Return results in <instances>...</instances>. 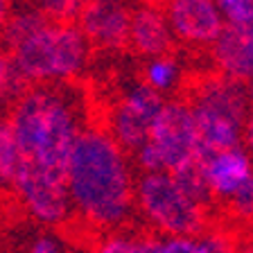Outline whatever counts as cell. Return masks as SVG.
<instances>
[{
	"instance_id": "obj_1",
	"label": "cell",
	"mask_w": 253,
	"mask_h": 253,
	"mask_svg": "<svg viewBox=\"0 0 253 253\" xmlns=\"http://www.w3.org/2000/svg\"><path fill=\"white\" fill-rule=\"evenodd\" d=\"M133 161L102 126L79 138L68 165V188L75 215L90 228L111 233L126 228L136 208Z\"/></svg>"
},
{
	"instance_id": "obj_2",
	"label": "cell",
	"mask_w": 253,
	"mask_h": 253,
	"mask_svg": "<svg viewBox=\"0 0 253 253\" xmlns=\"http://www.w3.org/2000/svg\"><path fill=\"white\" fill-rule=\"evenodd\" d=\"M7 125L27 161L68 174L75 147L90 126L86 93L75 82L32 86L9 106Z\"/></svg>"
},
{
	"instance_id": "obj_3",
	"label": "cell",
	"mask_w": 253,
	"mask_h": 253,
	"mask_svg": "<svg viewBox=\"0 0 253 253\" xmlns=\"http://www.w3.org/2000/svg\"><path fill=\"white\" fill-rule=\"evenodd\" d=\"M90 47L77 21L47 18L37 30L7 45L5 59L30 86L66 84L86 68Z\"/></svg>"
},
{
	"instance_id": "obj_4",
	"label": "cell",
	"mask_w": 253,
	"mask_h": 253,
	"mask_svg": "<svg viewBox=\"0 0 253 253\" xmlns=\"http://www.w3.org/2000/svg\"><path fill=\"white\" fill-rule=\"evenodd\" d=\"M199 129L201 156L244 147V129L251 111L253 90L219 73L199 79L188 93Z\"/></svg>"
},
{
	"instance_id": "obj_5",
	"label": "cell",
	"mask_w": 253,
	"mask_h": 253,
	"mask_svg": "<svg viewBox=\"0 0 253 253\" xmlns=\"http://www.w3.org/2000/svg\"><path fill=\"white\" fill-rule=\"evenodd\" d=\"M136 208L145 224L161 237L199 235L208 226V208L197 204L169 172L138 176Z\"/></svg>"
},
{
	"instance_id": "obj_6",
	"label": "cell",
	"mask_w": 253,
	"mask_h": 253,
	"mask_svg": "<svg viewBox=\"0 0 253 253\" xmlns=\"http://www.w3.org/2000/svg\"><path fill=\"white\" fill-rule=\"evenodd\" d=\"M9 190L16 197V201L21 204V208L27 212V217H32L41 226H63L75 215L68 174L41 168L25 158L16 172Z\"/></svg>"
},
{
	"instance_id": "obj_7",
	"label": "cell",
	"mask_w": 253,
	"mask_h": 253,
	"mask_svg": "<svg viewBox=\"0 0 253 253\" xmlns=\"http://www.w3.org/2000/svg\"><path fill=\"white\" fill-rule=\"evenodd\" d=\"M149 145L156 149L163 172H179L201 158L199 129L188 97H172L165 102L149 133Z\"/></svg>"
},
{
	"instance_id": "obj_8",
	"label": "cell",
	"mask_w": 253,
	"mask_h": 253,
	"mask_svg": "<svg viewBox=\"0 0 253 253\" xmlns=\"http://www.w3.org/2000/svg\"><path fill=\"white\" fill-rule=\"evenodd\" d=\"M165 102L168 100L163 95L149 88L145 82L129 86L122 90L116 104L109 109L106 131L126 154L133 156L149 140L152 126L158 113L163 111Z\"/></svg>"
},
{
	"instance_id": "obj_9",
	"label": "cell",
	"mask_w": 253,
	"mask_h": 253,
	"mask_svg": "<svg viewBox=\"0 0 253 253\" xmlns=\"http://www.w3.org/2000/svg\"><path fill=\"white\" fill-rule=\"evenodd\" d=\"M163 9L176 41L192 47H212L226 25L217 0H163Z\"/></svg>"
},
{
	"instance_id": "obj_10",
	"label": "cell",
	"mask_w": 253,
	"mask_h": 253,
	"mask_svg": "<svg viewBox=\"0 0 253 253\" xmlns=\"http://www.w3.org/2000/svg\"><path fill=\"white\" fill-rule=\"evenodd\" d=\"M131 16L133 5L129 0H88L79 14L77 25L93 47L116 52L129 47Z\"/></svg>"
},
{
	"instance_id": "obj_11",
	"label": "cell",
	"mask_w": 253,
	"mask_h": 253,
	"mask_svg": "<svg viewBox=\"0 0 253 253\" xmlns=\"http://www.w3.org/2000/svg\"><path fill=\"white\" fill-rule=\"evenodd\" d=\"M211 54L221 77L253 84V16L226 23L212 43Z\"/></svg>"
},
{
	"instance_id": "obj_12",
	"label": "cell",
	"mask_w": 253,
	"mask_h": 253,
	"mask_svg": "<svg viewBox=\"0 0 253 253\" xmlns=\"http://www.w3.org/2000/svg\"><path fill=\"white\" fill-rule=\"evenodd\" d=\"M174 41L176 37L165 16L163 5H156L152 0H142L133 5L131 32H129V47L133 52L147 59L165 57L172 54Z\"/></svg>"
},
{
	"instance_id": "obj_13",
	"label": "cell",
	"mask_w": 253,
	"mask_h": 253,
	"mask_svg": "<svg viewBox=\"0 0 253 253\" xmlns=\"http://www.w3.org/2000/svg\"><path fill=\"white\" fill-rule=\"evenodd\" d=\"M201 165L212 197L224 206L253 179V158L244 147L201 156Z\"/></svg>"
},
{
	"instance_id": "obj_14",
	"label": "cell",
	"mask_w": 253,
	"mask_h": 253,
	"mask_svg": "<svg viewBox=\"0 0 253 253\" xmlns=\"http://www.w3.org/2000/svg\"><path fill=\"white\" fill-rule=\"evenodd\" d=\"M93 253H161V237L136 228L104 233L95 242Z\"/></svg>"
},
{
	"instance_id": "obj_15",
	"label": "cell",
	"mask_w": 253,
	"mask_h": 253,
	"mask_svg": "<svg viewBox=\"0 0 253 253\" xmlns=\"http://www.w3.org/2000/svg\"><path fill=\"white\" fill-rule=\"evenodd\" d=\"M161 253H237L224 231H208L185 237H161Z\"/></svg>"
},
{
	"instance_id": "obj_16",
	"label": "cell",
	"mask_w": 253,
	"mask_h": 253,
	"mask_svg": "<svg viewBox=\"0 0 253 253\" xmlns=\"http://www.w3.org/2000/svg\"><path fill=\"white\" fill-rule=\"evenodd\" d=\"M181 63L172 57V54H165V57H156V59H147L145 68H142V82L154 88L156 93L168 95L172 90L179 88L181 84Z\"/></svg>"
},
{
	"instance_id": "obj_17",
	"label": "cell",
	"mask_w": 253,
	"mask_h": 253,
	"mask_svg": "<svg viewBox=\"0 0 253 253\" xmlns=\"http://www.w3.org/2000/svg\"><path fill=\"white\" fill-rule=\"evenodd\" d=\"M174 179L179 181V185L188 192L197 204H201L204 208H211L215 197H212V190L208 185V179H206V172H204V165H201V158L197 163L188 165V168L174 172Z\"/></svg>"
},
{
	"instance_id": "obj_18",
	"label": "cell",
	"mask_w": 253,
	"mask_h": 253,
	"mask_svg": "<svg viewBox=\"0 0 253 253\" xmlns=\"http://www.w3.org/2000/svg\"><path fill=\"white\" fill-rule=\"evenodd\" d=\"M25 156H23L18 142H16L14 133H11L7 120L2 122V129H0V172H2V183L9 188L11 181H14L18 168L23 165Z\"/></svg>"
},
{
	"instance_id": "obj_19",
	"label": "cell",
	"mask_w": 253,
	"mask_h": 253,
	"mask_svg": "<svg viewBox=\"0 0 253 253\" xmlns=\"http://www.w3.org/2000/svg\"><path fill=\"white\" fill-rule=\"evenodd\" d=\"M39 9L52 21L75 23L73 18H79L82 9L88 5V0H39Z\"/></svg>"
},
{
	"instance_id": "obj_20",
	"label": "cell",
	"mask_w": 253,
	"mask_h": 253,
	"mask_svg": "<svg viewBox=\"0 0 253 253\" xmlns=\"http://www.w3.org/2000/svg\"><path fill=\"white\" fill-rule=\"evenodd\" d=\"M226 208H228V212H233V217L253 219V179L228 201Z\"/></svg>"
},
{
	"instance_id": "obj_21",
	"label": "cell",
	"mask_w": 253,
	"mask_h": 253,
	"mask_svg": "<svg viewBox=\"0 0 253 253\" xmlns=\"http://www.w3.org/2000/svg\"><path fill=\"white\" fill-rule=\"evenodd\" d=\"M23 253H66V247L54 233H39L25 244Z\"/></svg>"
},
{
	"instance_id": "obj_22",
	"label": "cell",
	"mask_w": 253,
	"mask_h": 253,
	"mask_svg": "<svg viewBox=\"0 0 253 253\" xmlns=\"http://www.w3.org/2000/svg\"><path fill=\"white\" fill-rule=\"evenodd\" d=\"M217 5H219L226 23L244 21L253 16V0H217Z\"/></svg>"
},
{
	"instance_id": "obj_23",
	"label": "cell",
	"mask_w": 253,
	"mask_h": 253,
	"mask_svg": "<svg viewBox=\"0 0 253 253\" xmlns=\"http://www.w3.org/2000/svg\"><path fill=\"white\" fill-rule=\"evenodd\" d=\"M244 149L253 158V102H251V111H249V118H247V129H244Z\"/></svg>"
}]
</instances>
